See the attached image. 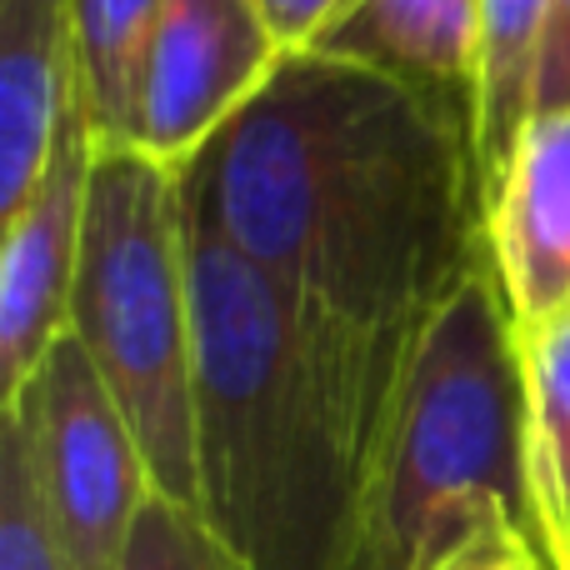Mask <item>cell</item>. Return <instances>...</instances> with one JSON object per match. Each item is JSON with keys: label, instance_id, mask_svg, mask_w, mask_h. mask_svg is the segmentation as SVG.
<instances>
[{"label": "cell", "instance_id": "cell-18", "mask_svg": "<svg viewBox=\"0 0 570 570\" xmlns=\"http://www.w3.org/2000/svg\"><path fill=\"white\" fill-rule=\"evenodd\" d=\"M256 6L266 10V20L276 26L281 46L295 56V50H311L315 36H321L351 0H256Z\"/></svg>", "mask_w": 570, "mask_h": 570}, {"label": "cell", "instance_id": "cell-12", "mask_svg": "<svg viewBox=\"0 0 570 570\" xmlns=\"http://www.w3.org/2000/svg\"><path fill=\"white\" fill-rule=\"evenodd\" d=\"M76 106L100 146H130L140 76L166 0H66Z\"/></svg>", "mask_w": 570, "mask_h": 570}, {"label": "cell", "instance_id": "cell-4", "mask_svg": "<svg viewBox=\"0 0 570 570\" xmlns=\"http://www.w3.org/2000/svg\"><path fill=\"white\" fill-rule=\"evenodd\" d=\"M70 331L136 431L156 491L200 511L186 200L176 170L136 146L96 140Z\"/></svg>", "mask_w": 570, "mask_h": 570}, {"label": "cell", "instance_id": "cell-11", "mask_svg": "<svg viewBox=\"0 0 570 570\" xmlns=\"http://www.w3.org/2000/svg\"><path fill=\"white\" fill-rule=\"evenodd\" d=\"M556 0H481V76H475L471 140L481 170V210L505 160L521 146L525 120L535 116V70Z\"/></svg>", "mask_w": 570, "mask_h": 570}, {"label": "cell", "instance_id": "cell-6", "mask_svg": "<svg viewBox=\"0 0 570 570\" xmlns=\"http://www.w3.org/2000/svg\"><path fill=\"white\" fill-rule=\"evenodd\" d=\"M285 56L256 0H166L130 146L180 176L276 80Z\"/></svg>", "mask_w": 570, "mask_h": 570}, {"label": "cell", "instance_id": "cell-14", "mask_svg": "<svg viewBox=\"0 0 570 570\" xmlns=\"http://www.w3.org/2000/svg\"><path fill=\"white\" fill-rule=\"evenodd\" d=\"M0 570H66L20 431L0 415Z\"/></svg>", "mask_w": 570, "mask_h": 570}, {"label": "cell", "instance_id": "cell-17", "mask_svg": "<svg viewBox=\"0 0 570 570\" xmlns=\"http://www.w3.org/2000/svg\"><path fill=\"white\" fill-rule=\"evenodd\" d=\"M570 106V0H556L541 40V70H535V110Z\"/></svg>", "mask_w": 570, "mask_h": 570}, {"label": "cell", "instance_id": "cell-13", "mask_svg": "<svg viewBox=\"0 0 570 570\" xmlns=\"http://www.w3.org/2000/svg\"><path fill=\"white\" fill-rule=\"evenodd\" d=\"M531 405V495L541 551L551 570H570V321L521 345Z\"/></svg>", "mask_w": 570, "mask_h": 570}, {"label": "cell", "instance_id": "cell-5", "mask_svg": "<svg viewBox=\"0 0 570 570\" xmlns=\"http://www.w3.org/2000/svg\"><path fill=\"white\" fill-rule=\"evenodd\" d=\"M6 421L20 431L66 570H120L156 481L76 331L46 351Z\"/></svg>", "mask_w": 570, "mask_h": 570}, {"label": "cell", "instance_id": "cell-16", "mask_svg": "<svg viewBox=\"0 0 570 570\" xmlns=\"http://www.w3.org/2000/svg\"><path fill=\"white\" fill-rule=\"evenodd\" d=\"M435 570H551L541 541H531L515 525H491L475 541H465L455 556H445Z\"/></svg>", "mask_w": 570, "mask_h": 570}, {"label": "cell", "instance_id": "cell-2", "mask_svg": "<svg viewBox=\"0 0 570 570\" xmlns=\"http://www.w3.org/2000/svg\"><path fill=\"white\" fill-rule=\"evenodd\" d=\"M200 515L240 570H361L371 471L321 401L281 291L186 216Z\"/></svg>", "mask_w": 570, "mask_h": 570}, {"label": "cell", "instance_id": "cell-9", "mask_svg": "<svg viewBox=\"0 0 570 570\" xmlns=\"http://www.w3.org/2000/svg\"><path fill=\"white\" fill-rule=\"evenodd\" d=\"M76 110L66 0H0V220L46 180Z\"/></svg>", "mask_w": 570, "mask_h": 570}, {"label": "cell", "instance_id": "cell-15", "mask_svg": "<svg viewBox=\"0 0 570 570\" xmlns=\"http://www.w3.org/2000/svg\"><path fill=\"white\" fill-rule=\"evenodd\" d=\"M120 570H240V566L216 541L206 515L190 511V505L166 501L156 491L146 501V511H140L136 531H130Z\"/></svg>", "mask_w": 570, "mask_h": 570}, {"label": "cell", "instance_id": "cell-1", "mask_svg": "<svg viewBox=\"0 0 570 570\" xmlns=\"http://www.w3.org/2000/svg\"><path fill=\"white\" fill-rule=\"evenodd\" d=\"M180 200L281 291L321 401L375 475L435 311L491 261L471 110L295 50L180 170Z\"/></svg>", "mask_w": 570, "mask_h": 570}, {"label": "cell", "instance_id": "cell-7", "mask_svg": "<svg viewBox=\"0 0 570 570\" xmlns=\"http://www.w3.org/2000/svg\"><path fill=\"white\" fill-rule=\"evenodd\" d=\"M90 160L96 136L76 106L46 180L16 216L0 220V415L20 401L46 351L70 331Z\"/></svg>", "mask_w": 570, "mask_h": 570}, {"label": "cell", "instance_id": "cell-10", "mask_svg": "<svg viewBox=\"0 0 570 570\" xmlns=\"http://www.w3.org/2000/svg\"><path fill=\"white\" fill-rule=\"evenodd\" d=\"M311 50L401 76L471 110L481 76V0H351Z\"/></svg>", "mask_w": 570, "mask_h": 570}, {"label": "cell", "instance_id": "cell-3", "mask_svg": "<svg viewBox=\"0 0 570 570\" xmlns=\"http://www.w3.org/2000/svg\"><path fill=\"white\" fill-rule=\"evenodd\" d=\"M491 525L541 541L525 361L485 261L421 341L365 495L361 570H435Z\"/></svg>", "mask_w": 570, "mask_h": 570}, {"label": "cell", "instance_id": "cell-8", "mask_svg": "<svg viewBox=\"0 0 570 570\" xmlns=\"http://www.w3.org/2000/svg\"><path fill=\"white\" fill-rule=\"evenodd\" d=\"M485 256L521 345L570 321V106L525 120L485 196Z\"/></svg>", "mask_w": 570, "mask_h": 570}]
</instances>
